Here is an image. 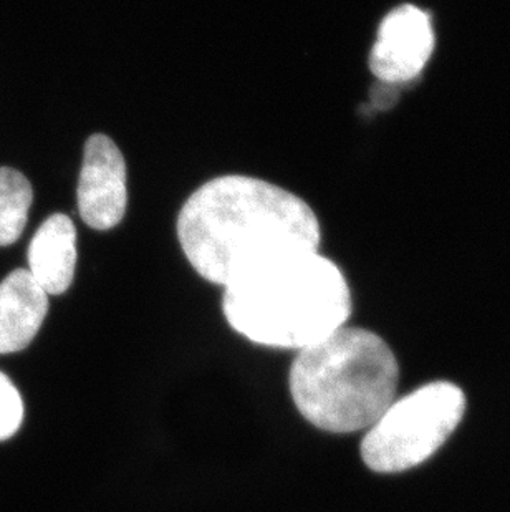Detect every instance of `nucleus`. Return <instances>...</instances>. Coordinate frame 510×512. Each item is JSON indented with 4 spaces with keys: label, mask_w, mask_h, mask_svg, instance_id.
Wrapping results in <instances>:
<instances>
[{
    "label": "nucleus",
    "mask_w": 510,
    "mask_h": 512,
    "mask_svg": "<svg viewBox=\"0 0 510 512\" xmlns=\"http://www.w3.org/2000/svg\"><path fill=\"white\" fill-rule=\"evenodd\" d=\"M178 239L194 271L226 289L270 264L318 252L322 232L297 194L229 174L189 196L178 216Z\"/></svg>",
    "instance_id": "1"
},
{
    "label": "nucleus",
    "mask_w": 510,
    "mask_h": 512,
    "mask_svg": "<svg viewBox=\"0 0 510 512\" xmlns=\"http://www.w3.org/2000/svg\"><path fill=\"white\" fill-rule=\"evenodd\" d=\"M222 310L232 329L252 343L299 352L347 325L352 294L337 264L313 252L229 285Z\"/></svg>",
    "instance_id": "2"
},
{
    "label": "nucleus",
    "mask_w": 510,
    "mask_h": 512,
    "mask_svg": "<svg viewBox=\"0 0 510 512\" xmlns=\"http://www.w3.org/2000/svg\"><path fill=\"white\" fill-rule=\"evenodd\" d=\"M400 368L370 330L342 327L297 352L290 393L305 420L328 433L368 430L393 403Z\"/></svg>",
    "instance_id": "3"
},
{
    "label": "nucleus",
    "mask_w": 510,
    "mask_h": 512,
    "mask_svg": "<svg viewBox=\"0 0 510 512\" xmlns=\"http://www.w3.org/2000/svg\"><path fill=\"white\" fill-rule=\"evenodd\" d=\"M466 397L453 383L434 382L393 400L368 428L361 458L376 473H400L423 463L458 428Z\"/></svg>",
    "instance_id": "4"
},
{
    "label": "nucleus",
    "mask_w": 510,
    "mask_h": 512,
    "mask_svg": "<svg viewBox=\"0 0 510 512\" xmlns=\"http://www.w3.org/2000/svg\"><path fill=\"white\" fill-rule=\"evenodd\" d=\"M77 199L83 221L97 231L113 229L125 218L126 163L110 136L97 133L85 143Z\"/></svg>",
    "instance_id": "5"
},
{
    "label": "nucleus",
    "mask_w": 510,
    "mask_h": 512,
    "mask_svg": "<svg viewBox=\"0 0 510 512\" xmlns=\"http://www.w3.org/2000/svg\"><path fill=\"white\" fill-rule=\"evenodd\" d=\"M433 50L434 29L428 12L416 5H400L380 24L371 49V72L386 83L408 82L423 72Z\"/></svg>",
    "instance_id": "6"
},
{
    "label": "nucleus",
    "mask_w": 510,
    "mask_h": 512,
    "mask_svg": "<svg viewBox=\"0 0 510 512\" xmlns=\"http://www.w3.org/2000/svg\"><path fill=\"white\" fill-rule=\"evenodd\" d=\"M49 312V294L27 269L0 282V355L22 352L39 334Z\"/></svg>",
    "instance_id": "7"
},
{
    "label": "nucleus",
    "mask_w": 510,
    "mask_h": 512,
    "mask_svg": "<svg viewBox=\"0 0 510 512\" xmlns=\"http://www.w3.org/2000/svg\"><path fill=\"white\" fill-rule=\"evenodd\" d=\"M30 276L49 295L67 292L77 269V229L65 214H53L30 241Z\"/></svg>",
    "instance_id": "8"
},
{
    "label": "nucleus",
    "mask_w": 510,
    "mask_h": 512,
    "mask_svg": "<svg viewBox=\"0 0 510 512\" xmlns=\"http://www.w3.org/2000/svg\"><path fill=\"white\" fill-rule=\"evenodd\" d=\"M34 191L14 168H0V247L14 244L24 232Z\"/></svg>",
    "instance_id": "9"
},
{
    "label": "nucleus",
    "mask_w": 510,
    "mask_h": 512,
    "mask_svg": "<svg viewBox=\"0 0 510 512\" xmlns=\"http://www.w3.org/2000/svg\"><path fill=\"white\" fill-rule=\"evenodd\" d=\"M24 400L14 382L0 372V441L9 440L24 421Z\"/></svg>",
    "instance_id": "10"
}]
</instances>
